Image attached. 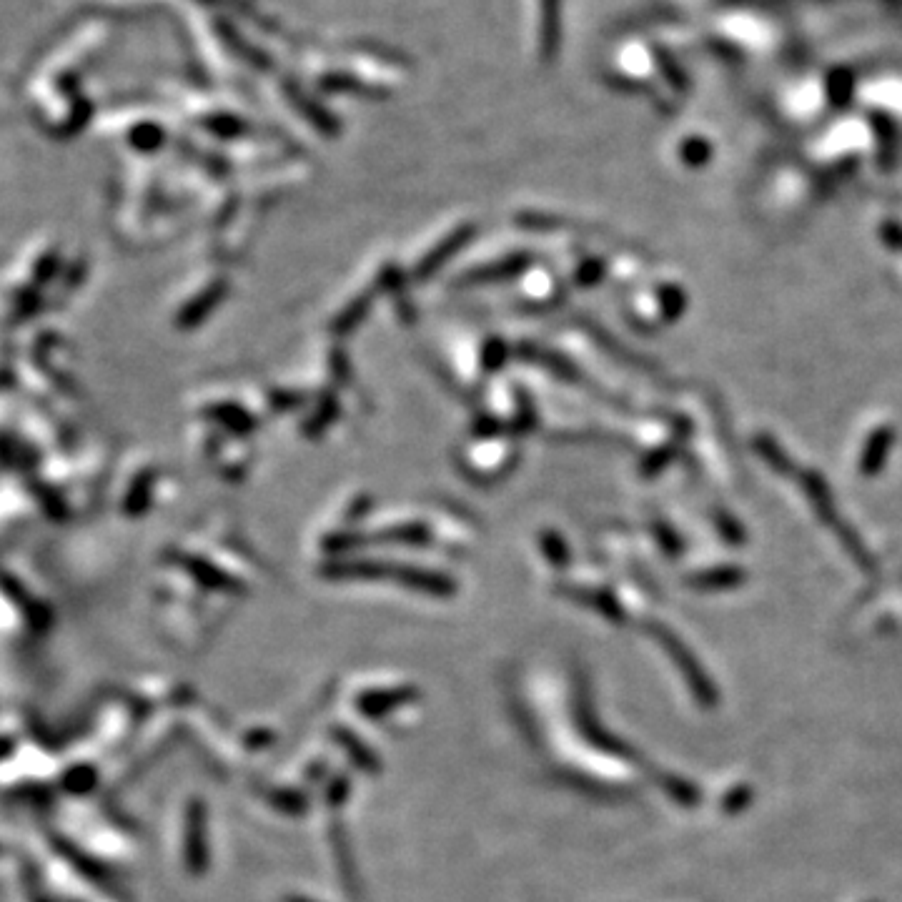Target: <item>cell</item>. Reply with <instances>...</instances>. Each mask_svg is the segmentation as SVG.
Listing matches in <instances>:
<instances>
[{"label": "cell", "mask_w": 902, "mask_h": 902, "mask_svg": "<svg viewBox=\"0 0 902 902\" xmlns=\"http://www.w3.org/2000/svg\"><path fill=\"white\" fill-rule=\"evenodd\" d=\"M892 441H895V431L890 426H880L877 431H872V436L867 439L865 451H862L860 457V474L865 477H875V474L882 472L887 462V454L892 449Z\"/></svg>", "instance_id": "1"}, {"label": "cell", "mask_w": 902, "mask_h": 902, "mask_svg": "<svg viewBox=\"0 0 902 902\" xmlns=\"http://www.w3.org/2000/svg\"><path fill=\"white\" fill-rule=\"evenodd\" d=\"M802 487H805L807 497H810V502H812V507H815V512L822 517V522H827V524H832V527H835V524H837L835 504H832L830 489H827L825 479H822L820 474H815V472H805V474H802Z\"/></svg>", "instance_id": "2"}, {"label": "cell", "mask_w": 902, "mask_h": 902, "mask_svg": "<svg viewBox=\"0 0 902 902\" xmlns=\"http://www.w3.org/2000/svg\"><path fill=\"white\" fill-rule=\"evenodd\" d=\"M742 577H745V574H742L740 569L725 567V569H712V572L695 574V577L690 579V584L692 587H700V589H727V587H737V584L742 582Z\"/></svg>", "instance_id": "3"}, {"label": "cell", "mask_w": 902, "mask_h": 902, "mask_svg": "<svg viewBox=\"0 0 902 902\" xmlns=\"http://www.w3.org/2000/svg\"><path fill=\"white\" fill-rule=\"evenodd\" d=\"M755 449L767 459V464H770L772 469H777V472H790V457H787L775 439H770V436H757Z\"/></svg>", "instance_id": "4"}, {"label": "cell", "mask_w": 902, "mask_h": 902, "mask_svg": "<svg viewBox=\"0 0 902 902\" xmlns=\"http://www.w3.org/2000/svg\"><path fill=\"white\" fill-rule=\"evenodd\" d=\"M835 529H837V534H840V539H842V544H845V549H847V552H850V557L855 559V562L860 564V567L872 569L870 554H867V549L862 547L860 539L855 537V532H852V529H847L842 522H837Z\"/></svg>", "instance_id": "5"}, {"label": "cell", "mask_w": 902, "mask_h": 902, "mask_svg": "<svg viewBox=\"0 0 902 902\" xmlns=\"http://www.w3.org/2000/svg\"><path fill=\"white\" fill-rule=\"evenodd\" d=\"M662 296H664V316H667L669 321L677 319L680 314H685V309H687L685 291L674 289V286H667V289L662 291Z\"/></svg>", "instance_id": "6"}, {"label": "cell", "mask_w": 902, "mask_h": 902, "mask_svg": "<svg viewBox=\"0 0 902 902\" xmlns=\"http://www.w3.org/2000/svg\"><path fill=\"white\" fill-rule=\"evenodd\" d=\"M717 529H720L732 544H742V539H745V532L740 529V524L732 517H727V514H717Z\"/></svg>", "instance_id": "7"}, {"label": "cell", "mask_w": 902, "mask_h": 902, "mask_svg": "<svg viewBox=\"0 0 902 902\" xmlns=\"http://www.w3.org/2000/svg\"><path fill=\"white\" fill-rule=\"evenodd\" d=\"M880 236H882V241H885L887 246H892V249L902 251V226H900V223L885 221L880 226Z\"/></svg>", "instance_id": "8"}, {"label": "cell", "mask_w": 902, "mask_h": 902, "mask_svg": "<svg viewBox=\"0 0 902 902\" xmlns=\"http://www.w3.org/2000/svg\"><path fill=\"white\" fill-rule=\"evenodd\" d=\"M682 156H685L690 163H695V166H700V163L707 161L710 151H707V146L702 141H692L682 148Z\"/></svg>", "instance_id": "9"}]
</instances>
